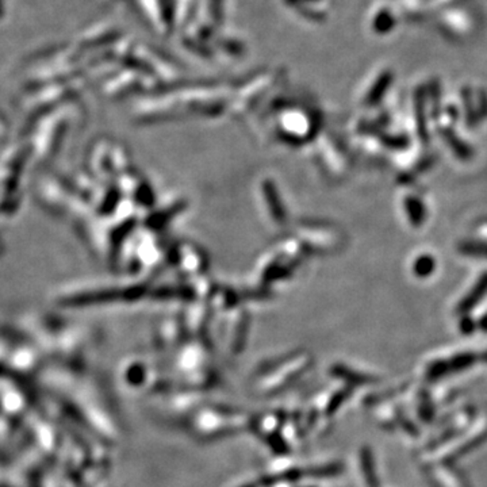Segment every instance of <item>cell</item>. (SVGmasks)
Listing matches in <instances>:
<instances>
[{"label":"cell","mask_w":487,"mask_h":487,"mask_svg":"<svg viewBox=\"0 0 487 487\" xmlns=\"http://www.w3.org/2000/svg\"><path fill=\"white\" fill-rule=\"evenodd\" d=\"M486 291L487 273H485V275L479 279L478 284L471 290V293L460 302L458 311H459V313H466V311L471 310L473 306H475V305L483 298V295L486 294Z\"/></svg>","instance_id":"obj_1"},{"label":"cell","mask_w":487,"mask_h":487,"mask_svg":"<svg viewBox=\"0 0 487 487\" xmlns=\"http://www.w3.org/2000/svg\"><path fill=\"white\" fill-rule=\"evenodd\" d=\"M434 270V260L432 257L424 256L419 258L416 264V272L421 276H426Z\"/></svg>","instance_id":"obj_3"},{"label":"cell","mask_w":487,"mask_h":487,"mask_svg":"<svg viewBox=\"0 0 487 487\" xmlns=\"http://www.w3.org/2000/svg\"><path fill=\"white\" fill-rule=\"evenodd\" d=\"M461 251L468 255L487 257L486 243H464L461 245Z\"/></svg>","instance_id":"obj_2"}]
</instances>
